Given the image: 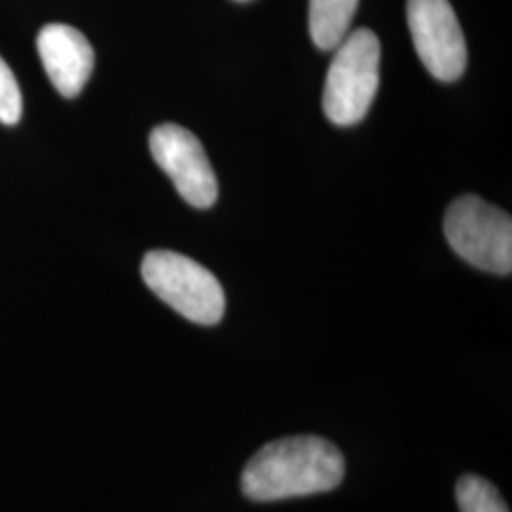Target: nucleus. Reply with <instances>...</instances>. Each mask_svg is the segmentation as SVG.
Masks as SVG:
<instances>
[{
  "label": "nucleus",
  "mask_w": 512,
  "mask_h": 512,
  "mask_svg": "<svg viewBox=\"0 0 512 512\" xmlns=\"http://www.w3.org/2000/svg\"><path fill=\"white\" fill-rule=\"evenodd\" d=\"M346 473L342 452L329 440L298 435L262 446L241 473V492L251 501L274 503L325 494Z\"/></svg>",
  "instance_id": "nucleus-1"
},
{
  "label": "nucleus",
  "mask_w": 512,
  "mask_h": 512,
  "mask_svg": "<svg viewBox=\"0 0 512 512\" xmlns=\"http://www.w3.org/2000/svg\"><path fill=\"white\" fill-rule=\"evenodd\" d=\"M325 92L323 110L332 124H359L380 86V40L370 29H357L334 48Z\"/></svg>",
  "instance_id": "nucleus-2"
},
{
  "label": "nucleus",
  "mask_w": 512,
  "mask_h": 512,
  "mask_svg": "<svg viewBox=\"0 0 512 512\" xmlns=\"http://www.w3.org/2000/svg\"><path fill=\"white\" fill-rule=\"evenodd\" d=\"M141 274L148 289L188 321L211 327L226 311V296L215 275L202 264L175 251H150Z\"/></svg>",
  "instance_id": "nucleus-3"
},
{
  "label": "nucleus",
  "mask_w": 512,
  "mask_h": 512,
  "mask_svg": "<svg viewBox=\"0 0 512 512\" xmlns=\"http://www.w3.org/2000/svg\"><path fill=\"white\" fill-rule=\"evenodd\" d=\"M444 234L450 247L465 262L482 272H512V220L509 213L478 196H463L444 217Z\"/></svg>",
  "instance_id": "nucleus-4"
},
{
  "label": "nucleus",
  "mask_w": 512,
  "mask_h": 512,
  "mask_svg": "<svg viewBox=\"0 0 512 512\" xmlns=\"http://www.w3.org/2000/svg\"><path fill=\"white\" fill-rule=\"evenodd\" d=\"M408 27L429 74L454 82L465 73L467 44L450 0H408Z\"/></svg>",
  "instance_id": "nucleus-5"
},
{
  "label": "nucleus",
  "mask_w": 512,
  "mask_h": 512,
  "mask_svg": "<svg viewBox=\"0 0 512 512\" xmlns=\"http://www.w3.org/2000/svg\"><path fill=\"white\" fill-rule=\"evenodd\" d=\"M154 162L177 186L184 202L209 209L219 198V183L198 137L177 124H162L150 133Z\"/></svg>",
  "instance_id": "nucleus-6"
},
{
  "label": "nucleus",
  "mask_w": 512,
  "mask_h": 512,
  "mask_svg": "<svg viewBox=\"0 0 512 512\" xmlns=\"http://www.w3.org/2000/svg\"><path fill=\"white\" fill-rule=\"evenodd\" d=\"M37 50L57 92L73 99L84 90L93 73L95 54L78 29L63 23L46 25L38 33Z\"/></svg>",
  "instance_id": "nucleus-7"
},
{
  "label": "nucleus",
  "mask_w": 512,
  "mask_h": 512,
  "mask_svg": "<svg viewBox=\"0 0 512 512\" xmlns=\"http://www.w3.org/2000/svg\"><path fill=\"white\" fill-rule=\"evenodd\" d=\"M359 0H310V35L313 44L330 52L348 35Z\"/></svg>",
  "instance_id": "nucleus-8"
},
{
  "label": "nucleus",
  "mask_w": 512,
  "mask_h": 512,
  "mask_svg": "<svg viewBox=\"0 0 512 512\" xmlns=\"http://www.w3.org/2000/svg\"><path fill=\"white\" fill-rule=\"evenodd\" d=\"M456 499L461 512H509V507L492 482L476 475L459 478Z\"/></svg>",
  "instance_id": "nucleus-9"
},
{
  "label": "nucleus",
  "mask_w": 512,
  "mask_h": 512,
  "mask_svg": "<svg viewBox=\"0 0 512 512\" xmlns=\"http://www.w3.org/2000/svg\"><path fill=\"white\" fill-rule=\"evenodd\" d=\"M23 101L19 92L18 80L0 57V122L6 126H16L21 118Z\"/></svg>",
  "instance_id": "nucleus-10"
},
{
  "label": "nucleus",
  "mask_w": 512,
  "mask_h": 512,
  "mask_svg": "<svg viewBox=\"0 0 512 512\" xmlns=\"http://www.w3.org/2000/svg\"><path fill=\"white\" fill-rule=\"evenodd\" d=\"M238 2H247V0H238Z\"/></svg>",
  "instance_id": "nucleus-11"
}]
</instances>
